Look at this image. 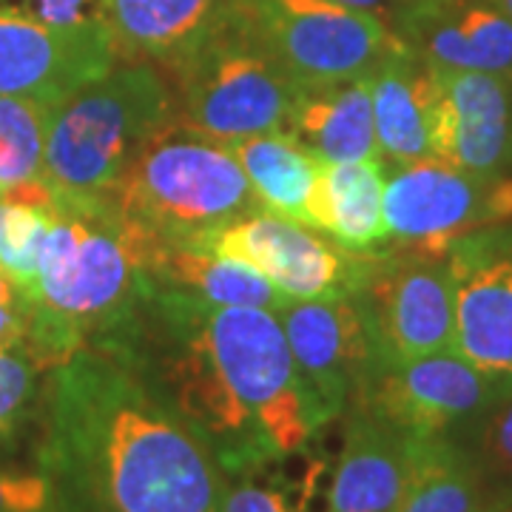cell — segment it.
Wrapping results in <instances>:
<instances>
[{"label":"cell","instance_id":"26","mask_svg":"<svg viewBox=\"0 0 512 512\" xmlns=\"http://www.w3.org/2000/svg\"><path fill=\"white\" fill-rule=\"evenodd\" d=\"M52 208L15 200L0 191V271L23 293H32L37 279V256L52 225Z\"/></svg>","mask_w":512,"mask_h":512},{"label":"cell","instance_id":"22","mask_svg":"<svg viewBox=\"0 0 512 512\" xmlns=\"http://www.w3.org/2000/svg\"><path fill=\"white\" fill-rule=\"evenodd\" d=\"M245 171L262 211L311 225V202L319 185L322 160H316L291 131H265L228 143Z\"/></svg>","mask_w":512,"mask_h":512},{"label":"cell","instance_id":"32","mask_svg":"<svg viewBox=\"0 0 512 512\" xmlns=\"http://www.w3.org/2000/svg\"><path fill=\"white\" fill-rule=\"evenodd\" d=\"M345 3L350 9H359V12H367L373 18L384 20L390 29L396 26V20L402 18V12L413 3V0H339Z\"/></svg>","mask_w":512,"mask_h":512},{"label":"cell","instance_id":"12","mask_svg":"<svg viewBox=\"0 0 512 512\" xmlns=\"http://www.w3.org/2000/svg\"><path fill=\"white\" fill-rule=\"evenodd\" d=\"M453 282V350L498 390L512 387V222L456 239L444 256Z\"/></svg>","mask_w":512,"mask_h":512},{"label":"cell","instance_id":"11","mask_svg":"<svg viewBox=\"0 0 512 512\" xmlns=\"http://www.w3.org/2000/svg\"><path fill=\"white\" fill-rule=\"evenodd\" d=\"M279 319L319 427L342 419L376 370V350L356 293L285 302Z\"/></svg>","mask_w":512,"mask_h":512},{"label":"cell","instance_id":"5","mask_svg":"<svg viewBox=\"0 0 512 512\" xmlns=\"http://www.w3.org/2000/svg\"><path fill=\"white\" fill-rule=\"evenodd\" d=\"M165 77L177 123L222 146L285 128L302 94L228 3L200 46Z\"/></svg>","mask_w":512,"mask_h":512},{"label":"cell","instance_id":"6","mask_svg":"<svg viewBox=\"0 0 512 512\" xmlns=\"http://www.w3.org/2000/svg\"><path fill=\"white\" fill-rule=\"evenodd\" d=\"M254 37L308 89L365 80L410 49L384 20L339 0H225Z\"/></svg>","mask_w":512,"mask_h":512},{"label":"cell","instance_id":"24","mask_svg":"<svg viewBox=\"0 0 512 512\" xmlns=\"http://www.w3.org/2000/svg\"><path fill=\"white\" fill-rule=\"evenodd\" d=\"M52 106L26 97H0V191L43 177Z\"/></svg>","mask_w":512,"mask_h":512},{"label":"cell","instance_id":"23","mask_svg":"<svg viewBox=\"0 0 512 512\" xmlns=\"http://www.w3.org/2000/svg\"><path fill=\"white\" fill-rule=\"evenodd\" d=\"M476 464L458 439H407V478L396 512H481Z\"/></svg>","mask_w":512,"mask_h":512},{"label":"cell","instance_id":"30","mask_svg":"<svg viewBox=\"0 0 512 512\" xmlns=\"http://www.w3.org/2000/svg\"><path fill=\"white\" fill-rule=\"evenodd\" d=\"M6 3L52 26H80L97 20V0H6Z\"/></svg>","mask_w":512,"mask_h":512},{"label":"cell","instance_id":"33","mask_svg":"<svg viewBox=\"0 0 512 512\" xmlns=\"http://www.w3.org/2000/svg\"><path fill=\"white\" fill-rule=\"evenodd\" d=\"M481 512H512V484L504 490L484 495V507Z\"/></svg>","mask_w":512,"mask_h":512},{"label":"cell","instance_id":"7","mask_svg":"<svg viewBox=\"0 0 512 512\" xmlns=\"http://www.w3.org/2000/svg\"><path fill=\"white\" fill-rule=\"evenodd\" d=\"M356 299L376 350V367L453 348L456 311L444 256L382 245L367 256Z\"/></svg>","mask_w":512,"mask_h":512},{"label":"cell","instance_id":"29","mask_svg":"<svg viewBox=\"0 0 512 512\" xmlns=\"http://www.w3.org/2000/svg\"><path fill=\"white\" fill-rule=\"evenodd\" d=\"M0 512H57L55 493L40 470L0 461Z\"/></svg>","mask_w":512,"mask_h":512},{"label":"cell","instance_id":"10","mask_svg":"<svg viewBox=\"0 0 512 512\" xmlns=\"http://www.w3.org/2000/svg\"><path fill=\"white\" fill-rule=\"evenodd\" d=\"M495 393L498 384L450 348L376 367L348 407H365L407 439H461Z\"/></svg>","mask_w":512,"mask_h":512},{"label":"cell","instance_id":"21","mask_svg":"<svg viewBox=\"0 0 512 512\" xmlns=\"http://www.w3.org/2000/svg\"><path fill=\"white\" fill-rule=\"evenodd\" d=\"M311 228L348 251H376L387 242L384 163H322L311 202Z\"/></svg>","mask_w":512,"mask_h":512},{"label":"cell","instance_id":"28","mask_svg":"<svg viewBox=\"0 0 512 512\" xmlns=\"http://www.w3.org/2000/svg\"><path fill=\"white\" fill-rule=\"evenodd\" d=\"M319 470L322 464L313 461L308 476L299 484H288L285 478L271 476V467L228 478L222 512H313L311 501Z\"/></svg>","mask_w":512,"mask_h":512},{"label":"cell","instance_id":"13","mask_svg":"<svg viewBox=\"0 0 512 512\" xmlns=\"http://www.w3.org/2000/svg\"><path fill=\"white\" fill-rule=\"evenodd\" d=\"M117 63L103 20L52 26L0 0V97L63 103Z\"/></svg>","mask_w":512,"mask_h":512},{"label":"cell","instance_id":"18","mask_svg":"<svg viewBox=\"0 0 512 512\" xmlns=\"http://www.w3.org/2000/svg\"><path fill=\"white\" fill-rule=\"evenodd\" d=\"M370 80L376 140L384 165L436 160L439 83L430 63L404 49L382 63Z\"/></svg>","mask_w":512,"mask_h":512},{"label":"cell","instance_id":"34","mask_svg":"<svg viewBox=\"0 0 512 512\" xmlns=\"http://www.w3.org/2000/svg\"><path fill=\"white\" fill-rule=\"evenodd\" d=\"M495 3H498V6H501V12L512 20V0H495Z\"/></svg>","mask_w":512,"mask_h":512},{"label":"cell","instance_id":"9","mask_svg":"<svg viewBox=\"0 0 512 512\" xmlns=\"http://www.w3.org/2000/svg\"><path fill=\"white\" fill-rule=\"evenodd\" d=\"M200 248L254 268L285 302L356 293L370 256V251L342 248L305 222L262 208L211 231Z\"/></svg>","mask_w":512,"mask_h":512},{"label":"cell","instance_id":"4","mask_svg":"<svg viewBox=\"0 0 512 512\" xmlns=\"http://www.w3.org/2000/svg\"><path fill=\"white\" fill-rule=\"evenodd\" d=\"M111 200L154 239L183 245H200L225 222L259 211L228 146L180 126L177 117L134 154Z\"/></svg>","mask_w":512,"mask_h":512},{"label":"cell","instance_id":"8","mask_svg":"<svg viewBox=\"0 0 512 512\" xmlns=\"http://www.w3.org/2000/svg\"><path fill=\"white\" fill-rule=\"evenodd\" d=\"M512 222V177H478L444 160L384 165L387 242L447 256L456 239Z\"/></svg>","mask_w":512,"mask_h":512},{"label":"cell","instance_id":"15","mask_svg":"<svg viewBox=\"0 0 512 512\" xmlns=\"http://www.w3.org/2000/svg\"><path fill=\"white\" fill-rule=\"evenodd\" d=\"M393 32L433 69L512 80V20L495 0H413Z\"/></svg>","mask_w":512,"mask_h":512},{"label":"cell","instance_id":"20","mask_svg":"<svg viewBox=\"0 0 512 512\" xmlns=\"http://www.w3.org/2000/svg\"><path fill=\"white\" fill-rule=\"evenodd\" d=\"M285 131L322 163L382 160L367 77L302 92Z\"/></svg>","mask_w":512,"mask_h":512},{"label":"cell","instance_id":"2","mask_svg":"<svg viewBox=\"0 0 512 512\" xmlns=\"http://www.w3.org/2000/svg\"><path fill=\"white\" fill-rule=\"evenodd\" d=\"M137 291V231L111 194H55L20 345L49 373L117 328Z\"/></svg>","mask_w":512,"mask_h":512},{"label":"cell","instance_id":"17","mask_svg":"<svg viewBox=\"0 0 512 512\" xmlns=\"http://www.w3.org/2000/svg\"><path fill=\"white\" fill-rule=\"evenodd\" d=\"M225 12V0H97L117 60L174 69L200 46Z\"/></svg>","mask_w":512,"mask_h":512},{"label":"cell","instance_id":"16","mask_svg":"<svg viewBox=\"0 0 512 512\" xmlns=\"http://www.w3.org/2000/svg\"><path fill=\"white\" fill-rule=\"evenodd\" d=\"M342 419L325 512H396L407 478V436L356 404Z\"/></svg>","mask_w":512,"mask_h":512},{"label":"cell","instance_id":"25","mask_svg":"<svg viewBox=\"0 0 512 512\" xmlns=\"http://www.w3.org/2000/svg\"><path fill=\"white\" fill-rule=\"evenodd\" d=\"M43 382L46 370L23 345L0 348V461L35 430Z\"/></svg>","mask_w":512,"mask_h":512},{"label":"cell","instance_id":"3","mask_svg":"<svg viewBox=\"0 0 512 512\" xmlns=\"http://www.w3.org/2000/svg\"><path fill=\"white\" fill-rule=\"evenodd\" d=\"M174 117L168 77L154 63L117 60L52 109L43 180L63 197H109L134 154Z\"/></svg>","mask_w":512,"mask_h":512},{"label":"cell","instance_id":"19","mask_svg":"<svg viewBox=\"0 0 512 512\" xmlns=\"http://www.w3.org/2000/svg\"><path fill=\"white\" fill-rule=\"evenodd\" d=\"M134 231L140 276L157 288L185 293L208 305H245L268 311H279L285 305V299L265 276L237 259L214 254L200 245L154 239L140 225H134Z\"/></svg>","mask_w":512,"mask_h":512},{"label":"cell","instance_id":"27","mask_svg":"<svg viewBox=\"0 0 512 512\" xmlns=\"http://www.w3.org/2000/svg\"><path fill=\"white\" fill-rule=\"evenodd\" d=\"M461 444L476 464L484 495L512 484V387L495 393L487 410L461 436Z\"/></svg>","mask_w":512,"mask_h":512},{"label":"cell","instance_id":"31","mask_svg":"<svg viewBox=\"0 0 512 512\" xmlns=\"http://www.w3.org/2000/svg\"><path fill=\"white\" fill-rule=\"evenodd\" d=\"M29 299L9 276L0 271V348L20 345L26 336Z\"/></svg>","mask_w":512,"mask_h":512},{"label":"cell","instance_id":"1","mask_svg":"<svg viewBox=\"0 0 512 512\" xmlns=\"http://www.w3.org/2000/svg\"><path fill=\"white\" fill-rule=\"evenodd\" d=\"M35 467L57 512H222L228 476L200 433L109 350L46 373Z\"/></svg>","mask_w":512,"mask_h":512},{"label":"cell","instance_id":"14","mask_svg":"<svg viewBox=\"0 0 512 512\" xmlns=\"http://www.w3.org/2000/svg\"><path fill=\"white\" fill-rule=\"evenodd\" d=\"M439 83L436 160L478 177L512 171V80L490 72L433 69Z\"/></svg>","mask_w":512,"mask_h":512}]
</instances>
